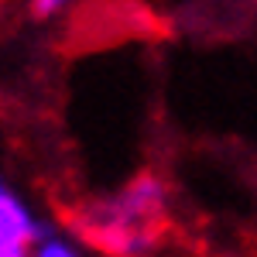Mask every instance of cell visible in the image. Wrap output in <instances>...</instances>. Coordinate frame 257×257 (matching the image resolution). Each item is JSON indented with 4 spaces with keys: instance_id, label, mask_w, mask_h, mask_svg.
<instances>
[{
    "instance_id": "6da1fadb",
    "label": "cell",
    "mask_w": 257,
    "mask_h": 257,
    "mask_svg": "<svg viewBox=\"0 0 257 257\" xmlns=\"http://www.w3.org/2000/svg\"><path fill=\"white\" fill-rule=\"evenodd\" d=\"M168 213V189L155 175H138L120 192L86 206L79 233L106 257H148L158 247L161 219Z\"/></svg>"
},
{
    "instance_id": "7a4b0ae2",
    "label": "cell",
    "mask_w": 257,
    "mask_h": 257,
    "mask_svg": "<svg viewBox=\"0 0 257 257\" xmlns=\"http://www.w3.org/2000/svg\"><path fill=\"white\" fill-rule=\"evenodd\" d=\"M48 230L35 209L0 178V257H35L38 240Z\"/></svg>"
},
{
    "instance_id": "3957f363",
    "label": "cell",
    "mask_w": 257,
    "mask_h": 257,
    "mask_svg": "<svg viewBox=\"0 0 257 257\" xmlns=\"http://www.w3.org/2000/svg\"><path fill=\"white\" fill-rule=\"evenodd\" d=\"M35 257H89L76 240L62 237V233H45L35 247Z\"/></svg>"
},
{
    "instance_id": "277c9868",
    "label": "cell",
    "mask_w": 257,
    "mask_h": 257,
    "mask_svg": "<svg viewBox=\"0 0 257 257\" xmlns=\"http://www.w3.org/2000/svg\"><path fill=\"white\" fill-rule=\"evenodd\" d=\"M31 4V14L35 18H59V14H65L76 0H28Z\"/></svg>"
}]
</instances>
